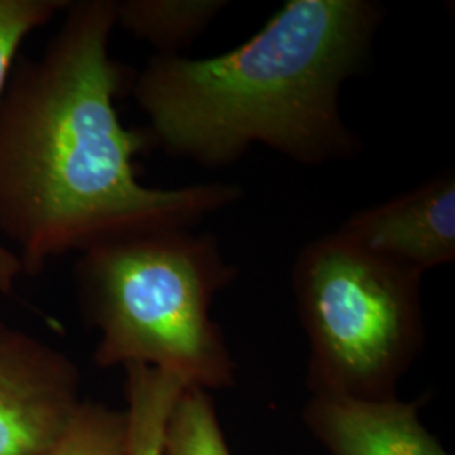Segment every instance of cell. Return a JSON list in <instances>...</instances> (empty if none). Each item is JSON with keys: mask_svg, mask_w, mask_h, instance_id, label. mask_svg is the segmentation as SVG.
Segmentation results:
<instances>
[{"mask_svg": "<svg viewBox=\"0 0 455 455\" xmlns=\"http://www.w3.org/2000/svg\"><path fill=\"white\" fill-rule=\"evenodd\" d=\"M225 0L115 2L116 26L150 43L163 56L188 48L227 9Z\"/></svg>", "mask_w": 455, "mask_h": 455, "instance_id": "cell-8", "label": "cell"}, {"mask_svg": "<svg viewBox=\"0 0 455 455\" xmlns=\"http://www.w3.org/2000/svg\"><path fill=\"white\" fill-rule=\"evenodd\" d=\"M41 58L22 61L0 100V233L24 275L124 236L193 228L242 199L238 186L142 184L133 157L152 142L115 108L124 71L110 56L114 0L69 2Z\"/></svg>", "mask_w": 455, "mask_h": 455, "instance_id": "cell-1", "label": "cell"}, {"mask_svg": "<svg viewBox=\"0 0 455 455\" xmlns=\"http://www.w3.org/2000/svg\"><path fill=\"white\" fill-rule=\"evenodd\" d=\"M125 410L83 400L61 435L41 455H125Z\"/></svg>", "mask_w": 455, "mask_h": 455, "instance_id": "cell-11", "label": "cell"}, {"mask_svg": "<svg viewBox=\"0 0 455 455\" xmlns=\"http://www.w3.org/2000/svg\"><path fill=\"white\" fill-rule=\"evenodd\" d=\"M338 231L374 257L419 275L454 263V171L355 212Z\"/></svg>", "mask_w": 455, "mask_h": 455, "instance_id": "cell-6", "label": "cell"}, {"mask_svg": "<svg viewBox=\"0 0 455 455\" xmlns=\"http://www.w3.org/2000/svg\"><path fill=\"white\" fill-rule=\"evenodd\" d=\"M24 275L20 260L11 246L0 242V293H11L16 289L17 280Z\"/></svg>", "mask_w": 455, "mask_h": 455, "instance_id": "cell-13", "label": "cell"}, {"mask_svg": "<svg viewBox=\"0 0 455 455\" xmlns=\"http://www.w3.org/2000/svg\"><path fill=\"white\" fill-rule=\"evenodd\" d=\"M82 255L76 280L84 315L100 332L97 366L147 364L203 390L233 383L235 361L212 306L238 272L216 235L169 228Z\"/></svg>", "mask_w": 455, "mask_h": 455, "instance_id": "cell-3", "label": "cell"}, {"mask_svg": "<svg viewBox=\"0 0 455 455\" xmlns=\"http://www.w3.org/2000/svg\"><path fill=\"white\" fill-rule=\"evenodd\" d=\"M307 411L334 455H449L419 422L415 403L317 395Z\"/></svg>", "mask_w": 455, "mask_h": 455, "instance_id": "cell-7", "label": "cell"}, {"mask_svg": "<svg viewBox=\"0 0 455 455\" xmlns=\"http://www.w3.org/2000/svg\"><path fill=\"white\" fill-rule=\"evenodd\" d=\"M164 455H229L206 390L182 391L167 420Z\"/></svg>", "mask_w": 455, "mask_h": 455, "instance_id": "cell-10", "label": "cell"}, {"mask_svg": "<svg viewBox=\"0 0 455 455\" xmlns=\"http://www.w3.org/2000/svg\"><path fill=\"white\" fill-rule=\"evenodd\" d=\"M68 5L66 0H0V100L22 41Z\"/></svg>", "mask_w": 455, "mask_h": 455, "instance_id": "cell-12", "label": "cell"}, {"mask_svg": "<svg viewBox=\"0 0 455 455\" xmlns=\"http://www.w3.org/2000/svg\"><path fill=\"white\" fill-rule=\"evenodd\" d=\"M71 359L0 321V455H41L82 405Z\"/></svg>", "mask_w": 455, "mask_h": 455, "instance_id": "cell-5", "label": "cell"}, {"mask_svg": "<svg viewBox=\"0 0 455 455\" xmlns=\"http://www.w3.org/2000/svg\"><path fill=\"white\" fill-rule=\"evenodd\" d=\"M381 22L373 0H289L223 54H157L133 84L147 132L210 169L253 146L304 165L351 159L361 140L342 118V86L370 61Z\"/></svg>", "mask_w": 455, "mask_h": 455, "instance_id": "cell-2", "label": "cell"}, {"mask_svg": "<svg viewBox=\"0 0 455 455\" xmlns=\"http://www.w3.org/2000/svg\"><path fill=\"white\" fill-rule=\"evenodd\" d=\"M125 455H164L169 415L189 385L178 374L147 364H127Z\"/></svg>", "mask_w": 455, "mask_h": 455, "instance_id": "cell-9", "label": "cell"}, {"mask_svg": "<svg viewBox=\"0 0 455 455\" xmlns=\"http://www.w3.org/2000/svg\"><path fill=\"white\" fill-rule=\"evenodd\" d=\"M292 285L317 395L395 398L423 346L422 275L374 257L336 229L299 251Z\"/></svg>", "mask_w": 455, "mask_h": 455, "instance_id": "cell-4", "label": "cell"}]
</instances>
